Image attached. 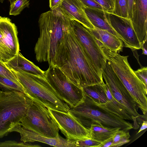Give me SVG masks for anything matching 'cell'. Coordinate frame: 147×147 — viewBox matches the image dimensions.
Masks as SVG:
<instances>
[{"instance_id": "4fadbf2b", "label": "cell", "mask_w": 147, "mask_h": 147, "mask_svg": "<svg viewBox=\"0 0 147 147\" xmlns=\"http://www.w3.org/2000/svg\"><path fill=\"white\" fill-rule=\"evenodd\" d=\"M19 123L12 128L10 132H16L19 133L20 140L23 142L37 141L55 147H76L73 141L63 138L59 134L54 138L46 137L22 126Z\"/></svg>"}, {"instance_id": "44dd1931", "label": "cell", "mask_w": 147, "mask_h": 147, "mask_svg": "<svg viewBox=\"0 0 147 147\" xmlns=\"http://www.w3.org/2000/svg\"><path fill=\"white\" fill-rule=\"evenodd\" d=\"M119 128H110L98 124L91 125L89 129L90 138L102 142L114 136Z\"/></svg>"}, {"instance_id": "cb8c5ba5", "label": "cell", "mask_w": 147, "mask_h": 147, "mask_svg": "<svg viewBox=\"0 0 147 147\" xmlns=\"http://www.w3.org/2000/svg\"><path fill=\"white\" fill-rule=\"evenodd\" d=\"M130 136L128 131L119 129L113 137L111 147H118L128 143L130 141Z\"/></svg>"}, {"instance_id": "ba28073f", "label": "cell", "mask_w": 147, "mask_h": 147, "mask_svg": "<svg viewBox=\"0 0 147 147\" xmlns=\"http://www.w3.org/2000/svg\"><path fill=\"white\" fill-rule=\"evenodd\" d=\"M49 65L48 68L45 71V77L70 108L74 107L82 101L85 98L83 88L70 82L57 65Z\"/></svg>"}, {"instance_id": "4316f807", "label": "cell", "mask_w": 147, "mask_h": 147, "mask_svg": "<svg viewBox=\"0 0 147 147\" xmlns=\"http://www.w3.org/2000/svg\"><path fill=\"white\" fill-rule=\"evenodd\" d=\"M0 76L9 79L21 85L12 71L4 63L1 61H0Z\"/></svg>"}, {"instance_id": "9c48e42d", "label": "cell", "mask_w": 147, "mask_h": 147, "mask_svg": "<svg viewBox=\"0 0 147 147\" xmlns=\"http://www.w3.org/2000/svg\"><path fill=\"white\" fill-rule=\"evenodd\" d=\"M76 36L94 69L101 78L107 57L89 29L78 21L71 20Z\"/></svg>"}, {"instance_id": "1f68e13d", "label": "cell", "mask_w": 147, "mask_h": 147, "mask_svg": "<svg viewBox=\"0 0 147 147\" xmlns=\"http://www.w3.org/2000/svg\"><path fill=\"white\" fill-rule=\"evenodd\" d=\"M138 77L146 86L147 85V68L144 67L134 71Z\"/></svg>"}, {"instance_id": "7c38bea8", "label": "cell", "mask_w": 147, "mask_h": 147, "mask_svg": "<svg viewBox=\"0 0 147 147\" xmlns=\"http://www.w3.org/2000/svg\"><path fill=\"white\" fill-rule=\"evenodd\" d=\"M109 23L121 37L126 47L134 51L141 49L140 42L134 30L130 19L105 12Z\"/></svg>"}, {"instance_id": "4dcf8cb0", "label": "cell", "mask_w": 147, "mask_h": 147, "mask_svg": "<svg viewBox=\"0 0 147 147\" xmlns=\"http://www.w3.org/2000/svg\"><path fill=\"white\" fill-rule=\"evenodd\" d=\"M102 7L103 10L108 13H113L115 0H94Z\"/></svg>"}, {"instance_id": "7402d4cb", "label": "cell", "mask_w": 147, "mask_h": 147, "mask_svg": "<svg viewBox=\"0 0 147 147\" xmlns=\"http://www.w3.org/2000/svg\"><path fill=\"white\" fill-rule=\"evenodd\" d=\"M102 82L83 88L84 92L99 104L105 103L108 100Z\"/></svg>"}, {"instance_id": "5b68a950", "label": "cell", "mask_w": 147, "mask_h": 147, "mask_svg": "<svg viewBox=\"0 0 147 147\" xmlns=\"http://www.w3.org/2000/svg\"><path fill=\"white\" fill-rule=\"evenodd\" d=\"M102 50L107 61L121 80L144 115L147 113V86L136 76L128 61V56L121 55L106 49Z\"/></svg>"}, {"instance_id": "e575fe53", "label": "cell", "mask_w": 147, "mask_h": 147, "mask_svg": "<svg viewBox=\"0 0 147 147\" xmlns=\"http://www.w3.org/2000/svg\"><path fill=\"white\" fill-rule=\"evenodd\" d=\"M113 137L102 142L99 146V147H111L113 142Z\"/></svg>"}, {"instance_id": "ac0fdd59", "label": "cell", "mask_w": 147, "mask_h": 147, "mask_svg": "<svg viewBox=\"0 0 147 147\" xmlns=\"http://www.w3.org/2000/svg\"><path fill=\"white\" fill-rule=\"evenodd\" d=\"M103 85L108 100L105 103L99 104L106 110L123 119L134 121L135 124L133 128L134 125L136 126L137 128H139L136 121L131 116L125 107L114 98L106 84L104 82Z\"/></svg>"}, {"instance_id": "603a6c76", "label": "cell", "mask_w": 147, "mask_h": 147, "mask_svg": "<svg viewBox=\"0 0 147 147\" xmlns=\"http://www.w3.org/2000/svg\"><path fill=\"white\" fill-rule=\"evenodd\" d=\"M0 91H17L23 93L25 91L22 86L6 78L0 76Z\"/></svg>"}, {"instance_id": "484cf974", "label": "cell", "mask_w": 147, "mask_h": 147, "mask_svg": "<svg viewBox=\"0 0 147 147\" xmlns=\"http://www.w3.org/2000/svg\"><path fill=\"white\" fill-rule=\"evenodd\" d=\"M113 13L128 18L126 0H115V8Z\"/></svg>"}, {"instance_id": "74e56055", "label": "cell", "mask_w": 147, "mask_h": 147, "mask_svg": "<svg viewBox=\"0 0 147 147\" xmlns=\"http://www.w3.org/2000/svg\"><path fill=\"white\" fill-rule=\"evenodd\" d=\"M147 128V121H143L142 125L140 128L137 132L136 134H138L144 130L146 129Z\"/></svg>"}, {"instance_id": "f1b7e54d", "label": "cell", "mask_w": 147, "mask_h": 147, "mask_svg": "<svg viewBox=\"0 0 147 147\" xmlns=\"http://www.w3.org/2000/svg\"><path fill=\"white\" fill-rule=\"evenodd\" d=\"M37 144L34 145L27 142H20L15 140H9L0 142V147H40Z\"/></svg>"}, {"instance_id": "9a60e30c", "label": "cell", "mask_w": 147, "mask_h": 147, "mask_svg": "<svg viewBox=\"0 0 147 147\" xmlns=\"http://www.w3.org/2000/svg\"><path fill=\"white\" fill-rule=\"evenodd\" d=\"M85 7L80 0H63L59 7L62 13L69 20L78 21L86 28L93 29L94 27L87 16Z\"/></svg>"}, {"instance_id": "2e32d148", "label": "cell", "mask_w": 147, "mask_h": 147, "mask_svg": "<svg viewBox=\"0 0 147 147\" xmlns=\"http://www.w3.org/2000/svg\"><path fill=\"white\" fill-rule=\"evenodd\" d=\"M0 32L2 36L6 47L13 57L19 52L16 26L9 18L1 17L0 20Z\"/></svg>"}, {"instance_id": "8992f818", "label": "cell", "mask_w": 147, "mask_h": 147, "mask_svg": "<svg viewBox=\"0 0 147 147\" xmlns=\"http://www.w3.org/2000/svg\"><path fill=\"white\" fill-rule=\"evenodd\" d=\"M32 101L20 92L0 91V138L20 122Z\"/></svg>"}, {"instance_id": "30bf717a", "label": "cell", "mask_w": 147, "mask_h": 147, "mask_svg": "<svg viewBox=\"0 0 147 147\" xmlns=\"http://www.w3.org/2000/svg\"><path fill=\"white\" fill-rule=\"evenodd\" d=\"M102 75L113 96L125 107L131 116L136 121L142 116L138 112L137 105L107 60Z\"/></svg>"}, {"instance_id": "83f0119b", "label": "cell", "mask_w": 147, "mask_h": 147, "mask_svg": "<svg viewBox=\"0 0 147 147\" xmlns=\"http://www.w3.org/2000/svg\"><path fill=\"white\" fill-rule=\"evenodd\" d=\"M73 142L76 147H99L101 143L90 138L74 141Z\"/></svg>"}, {"instance_id": "d6a6232c", "label": "cell", "mask_w": 147, "mask_h": 147, "mask_svg": "<svg viewBox=\"0 0 147 147\" xmlns=\"http://www.w3.org/2000/svg\"><path fill=\"white\" fill-rule=\"evenodd\" d=\"M80 0L86 7L103 10L101 6L94 0Z\"/></svg>"}, {"instance_id": "52a82bcc", "label": "cell", "mask_w": 147, "mask_h": 147, "mask_svg": "<svg viewBox=\"0 0 147 147\" xmlns=\"http://www.w3.org/2000/svg\"><path fill=\"white\" fill-rule=\"evenodd\" d=\"M19 123L46 137L54 138L59 134V129L48 108L36 101H32Z\"/></svg>"}, {"instance_id": "7a4b0ae2", "label": "cell", "mask_w": 147, "mask_h": 147, "mask_svg": "<svg viewBox=\"0 0 147 147\" xmlns=\"http://www.w3.org/2000/svg\"><path fill=\"white\" fill-rule=\"evenodd\" d=\"M38 23L40 35L34 48L36 59L54 64L57 51L73 26L72 22L58 7L42 13Z\"/></svg>"}, {"instance_id": "d590c367", "label": "cell", "mask_w": 147, "mask_h": 147, "mask_svg": "<svg viewBox=\"0 0 147 147\" xmlns=\"http://www.w3.org/2000/svg\"><path fill=\"white\" fill-rule=\"evenodd\" d=\"M128 18L130 19L132 16L133 0H126Z\"/></svg>"}, {"instance_id": "ffe728a7", "label": "cell", "mask_w": 147, "mask_h": 147, "mask_svg": "<svg viewBox=\"0 0 147 147\" xmlns=\"http://www.w3.org/2000/svg\"><path fill=\"white\" fill-rule=\"evenodd\" d=\"M84 10L89 21L94 27L106 30L121 40L119 35L109 23L105 12L103 10L85 7Z\"/></svg>"}, {"instance_id": "277c9868", "label": "cell", "mask_w": 147, "mask_h": 147, "mask_svg": "<svg viewBox=\"0 0 147 147\" xmlns=\"http://www.w3.org/2000/svg\"><path fill=\"white\" fill-rule=\"evenodd\" d=\"M24 89L25 94L32 100L39 102L48 109L68 112V105L46 79L31 73L10 69Z\"/></svg>"}, {"instance_id": "8fae6325", "label": "cell", "mask_w": 147, "mask_h": 147, "mask_svg": "<svg viewBox=\"0 0 147 147\" xmlns=\"http://www.w3.org/2000/svg\"><path fill=\"white\" fill-rule=\"evenodd\" d=\"M48 109L59 130L66 139L74 141L90 138L89 129L68 111Z\"/></svg>"}, {"instance_id": "6da1fadb", "label": "cell", "mask_w": 147, "mask_h": 147, "mask_svg": "<svg viewBox=\"0 0 147 147\" xmlns=\"http://www.w3.org/2000/svg\"><path fill=\"white\" fill-rule=\"evenodd\" d=\"M54 65L59 67L70 82L80 88L104 82L76 36L73 25L57 51Z\"/></svg>"}, {"instance_id": "d4e9b609", "label": "cell", "mask_w": 147, "mask_h": 147, "mask_svg": "<svg viewBox=\"0 0 147 147\" xmlns=\"http://www.w3.org/2000/svg\"><path fill=\"white\" fill-rule=\"evenodd\" d=\"M30 4L29 0H15L11 3L9 15H19L25 8L29 7Z\"/></svg>"}, {"instance_id": "ab89813d", "label": "cell", "mask_w": 147, "mask_h": 147, "mask_svg": "<svg viewBox=\"0 0 147 147\" xmlns=\"http://www.w3.org/2000/svg\"><path fill=\"white\" fill-rule=\"evenodd\" d=\"M1 17H0V19H1Z\"/></svg>"}, {"instance_id": "5bb4252c", "label": "cell", "mask_w": 147, "mask_h": 147, "mask_svg": "<svg viewBox=\"0 0 147 147\" xmlns=\"http://www.w3.org/2000/svg\"><path fill=\"white\" fill-rule=\"evenodd\" d=\"M147 0H133L130 20L141 44L147 40Z\"/></svg>"}, {"instance_id": "3957f363", "label": "cell", "mask_w": 147, "mask_h": 147, "mask_svg": "<svg viewBox=\"0 0 147 147\" xmlns=\"http://www.w3.org/2000/svg\"><path fill=\"white\" fill-rule=\"evenodd\" d=\"M82 101L68 112L82 125L89 129L93 124L110 128H119L129 131L133 129V124L106 110L85 92Z\"/></svg>"}, {"instance_id": "f546056e", "label": "cell", "mask_w": 147, "mask_h": 147, "mask_svg": "<svg viewBox=\"0 0 147 147\" xmlns=\"http://www.w3.org/2000/svg\"><path fill=\"white\" fill-rule=\"evenodd\" d=\"M0 57L2 61L4 63L6 62L13 58L5 46L2 36L0 32Z\"/></svg>"}, {"instance_id": "d6986e66", "label": "cell", "mask_w": 147, "mask_h": 147, "mask_svg": "<svg viewBox=\"0 0 147 147\" xmlns=\"http://www.w3.org/2000/svg\"><path fill=\"white\" fill-rule=\"evenodd\" d=\"M10 69L23 71L45 77V71L25 58L20 52L5 63Z\"/></svg>"}, {"instance_id": "8d00e7d4", "label": "cell", "mask_w": 147, "mask_h": 147, "mask_svg": "<svg viewBox=\"0 0 147 147\" xmlns=\"http://www.w3.org/2000/svg\"><path fill=\"white\" fill-rule=\"evenodd\" d=\"M147 40H144L143 42L141 44V49L142 50L143 54L147 55Z\"/></svg>"}, {"instance_id": "e0dca14e", "label": "cell", "mask_w": 147, "mask_h": 147, "mask_svg": "<svg viewBox=\"0 0 147 147\" xmlns=\"http://www.w3.org/2000/svg\"><path fill=\"white\" fill-rule=\"evenodd\" d=\"M100 48H104L119 53L123 51L124 44L117 36L109 31L94 27L89 29Z\"/></svg>"}, {"instance_id": "f35d334b", "label": "cell", "mask_w": 147, "mask_h": 147, "mask_svg": "<svg viewBox=\"0 0 147 147\" xmlns=\"http://www.w3.org/2000/svg\"><path fill=\"white\" fill-rule=\"evenodd\" d=\"M0 61H2V60L1 59L0 57Z\"/></svg>"}, {"instance_id": "836d02e7", "label": "cell", "mask_w": 147, "mask_h": 147, "mask_svg": "<svg viewBox=\"0 0 147 147\" xmlns=\"http://www.w3.org/2000/svg\"><path fill=\"white\" fill-rule=\"evenodd\" d=\"M63 0H49V7L51 10L55 9L61 5Z\"/></svg>"}]
</instances>
